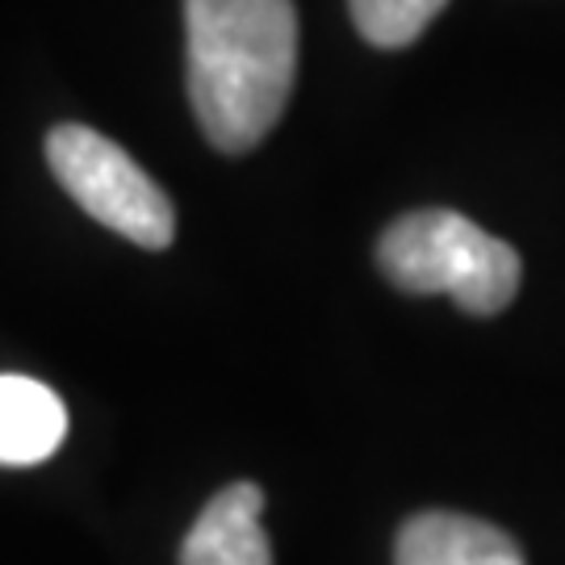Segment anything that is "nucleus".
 <instances>
[{
    "mask_svg": "<svg viewBox=\"0 0 565 565\" xmlns=\"http://www.w3.org/2000/svg\"><path fill=\"white\" fill-rule=\"evenodd\" d=\"M189 102L218 151H252L281 121L298 72L294 0H184Z\"/></svg>",
    "mask_w": 565,
    "mask_h": 565,
    "instance_id": "obj_1",
    "label": "nucleus"
},
{
    "mask_svg": "<svg viewBox=\"0 0 565 565\" xmlns=\"http://www.w3.org/2000/svg\"><path fill=\"white\" fill-rule=\"evenodd\" d=\"M385 281L406 294H448L469 315H499L520 289L515 247L457 210L403 214L377 243Z\"/></svg>",
    "mask_w": 565,
    "mask_h": 565,
    "instance_id": "obj_2",
    "label": "nucleus"
},
{
    "mask_svg": "<svg viewBox=\"0 0 565 565\" xmlns=\"http://www.w3.org/2000/svg\"><path fill=\"white\" fill-rule=\"evenodd\" d=\"M46 163L81 210L121 239L163 252L177 235V210L160 184L121 151L118 142L88 126H55L46 135Z\"/></svg>",
    "mask_w": 565,
    "mask_h": 565,
    "instance_id": "obj_3",
    "label": "nucleus"
},
{
    "mask_svg": "<svg viewBox=\"0 0 565 565\" xmlns=\"http://www.w3.org/2000/svg\"><path fill=\"white\" fill-rule=\"evenodd\" d=\"M264 490L235 482L218 490L181 545V565H273V545L264 536Z\"/></svg>",
    "mask_w": 565,
    "mask_h": 565,
    "instance_id": "obj_4",
    "label": "nucleus"
},
{
    "mask_svg": "<svg viewBox=\"0 0 565 565\" xmlns=\"http://www.w3.org/2000/svg\"><path fill=\"white\" fill-rule=\"evenodd\" d=\"M394 565H524V553L503 527L486 520L457 511H424L398 532Z\"/></svg>",
    "mask_w": 565,
    "mask_h": 565,
    "instance_id": "obj_5",
    "label": "nucleus"
},
{
    "mask_svg": "<svg viewBox=\"0 0 565 565\" xmlns=\"http://www.w3.org/2000/svg\"><path fill=\"white\" fill-rule=\"evenodd\" d=\"M67 411L34 377L0 373V465H39L63 445Z\"/></svg>",
    "mask_w": 565,
    "mask_h": 565,
    "instance_id": "obj_6",
    "label": "nucleus"
},
{
    "mask_svg": "<svg viewBox=\"0 0 565 565\" xmlns=\"http://www.w3.org/2000/svg\"><path fill=\"white\" fill-rule=\"evenodd\" d=\"M445 4L448 0H348L356 30L382 51L411 46L445 13Z\"/></svg>",
    "mask_w": 565,
    "mask_h": 565,
    "instance_id": "obj_7",
    "label": "nucleus"
}]
</instances>
